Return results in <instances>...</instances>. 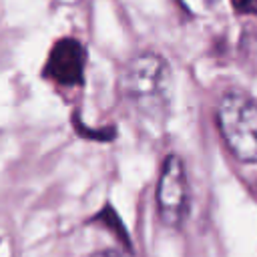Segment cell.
<instances>
[{
	"label": "cell",
	"mask_w": 257,
	"mask_h": 257,
	"mask_svg": "<svg viewBox=\"0 0 257 257\" xmlns=\"http://www.w3.org/2000/svg\"><path fill=\"white\" fill-rule=\"evenodd\" d=\"M120 92L143 116L165 118L171 100V68L167 60L151 50L135 54L120 70Z\"/></svg>",
	"instance_id": "obj_1"
},
{
	"label": "cell",
	"mask_w": 257,
	"mask_h": 257,
	"mask_svg": "<svg viewBox=\"0 0 257 257\" xmlns=\"http://www.w3.org/2000/svg\"><path fill=\"white\" fill-rule=\"evenodd\" d=\"M217 126L235 159L257 163V102L241 92H227L217 104Z\"/></svg>",
	"instance_id": "obj_2"
},
{
	"label": "cell",
	"mask_w": 257,
	"mask_h": 257,
	"mask_svg": "<svg viewBox=\"0 0 257 257\" xmlns=\"http://www.w3.org/2000/svg\"><path fill=\"white\" fill-rule=\"evenodd\" d=\"M157 209L161 221L169 227H179L189 211V183L183 159L167 155L161 167L157 185Z\"/></svg>",
	"instance_id": "obj_3"
},
{
	"label": "cell",
	"mask_w": 257,
	"mask_h": 257,
	"mask_svg": "<svg viewBox=\"0 0 257 257\" xmlns=\"http://www.w3.org/2000/svg\"><path fill=\"white\" fill-rule=\"evenodd\" d=\"M86 66V50L76 38H60L52 44L46 64L44 76L62 86H76L84 80Z\"/></svg>",
	"instance_id": "obj_4"
},
{
	"label": "cell",
	"mask_w": 257,
	"mask_h": 257,
	"mask_svg": "<svg viewBox=\"0 0 257 257\" xmlns=\"http://www.w3.org/2000/svg\"><path fill=\"white\" fill-rule=\"evenodd\" d=\"M94 221H100L102 225H106L126 247H131V241H128V235H126V231H124V227H122V223H120V219H118V215L114 213V209L112 207H104L98 215H94Z\"/></svg>",
	"instance_id": "obj_5"
},
{
	"label": "cell",
	"mask_w": 257,
	"mask_h": 257,
	"mask_svg": "<svg viewBox=\"0 0 257 257\" xmlns=\"http://www.w3.org/2000/svg\"><path fill=\"white\" fill-rule=\"evenodd\" d=\"M231 6L237 14L257 16V0H231Z\"/></svg>",
	"instance_id": "obj_6"
},
{
	"label": "cell",
	"mask_w": 257,
	"mask_h": 257,
	"mask_svg": "<svg viewBox=\"0 0 257 257\" xmlns=\"http://www.w3.org/2000/svg\"><path fill=\"white\" fill-rule=\"evenodd\" d=\"M88 257H118V253H114V251H108V249H100V251H94V253H90Z\"/></svg>",
	"instance_id": "obj_7"
}]
</instances>
